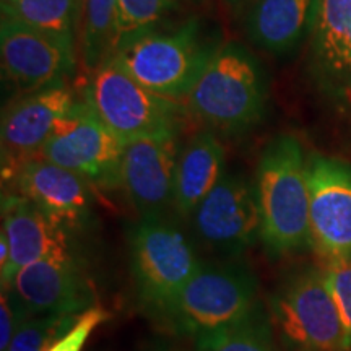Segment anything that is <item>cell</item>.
Instances as JSON below:
<instances>
[{
    "label": "cell",
    "mask_w": 351,
    "mask_h": 351,
    "mask_svg": "<svg viewBox=\"0 0 351 351\" xmlns=\"http://www.w3.org/2000/svg\"><path fill=\"white\" fill-rule=\"evenodd\" d=\"M254 184L265 251L285 256L311 244L307 158L300 140L288 134L270 140Z\"/></svg>",
    "instance_id": "6da1fadb"
},
{
    "label": "cell",
    "mask_w": 351,
    "mask_h": 351,
    "mask_svg": "<svg viewBox=\"0 0 351 351\" xmlns=\"http://www.w3.org/2000/svg\"><path fill=\"white\" fill-rule=\"evenodd\" d=\"M269 85L262 65L239 43L219 47L184 101L187 114L210 132L241 135L263 117Z\"/></svg>",
    "instance_id": "7a4b0ae2"
},
{
    "label": "cell",
    "mask_w": 351,
    "mask_h": 351,
    "mask_svg": "<svg viewBox=\"0 0 351 351\" xmlns=\"http://www.w3.org/2000/svg\"><path fill=\"white\" fill-rule=\"evenodd\" d=\"M221 46L199 19H189L137 39L111 60L152 93L184 103Z\"/></svg>",
    "instance_id": "3957f363"
},
{
    "label": "cell",
    "mask_w": 351,
    "mask_h": 351,
    "mask_svg": "<svg viewBox=\"0 0 351 351\" xmlns=\"http://www.w3.org/2000/svg\"><path fill=\"white\" fill-rule=\"evenodd\" d=\"M257 306V280L251 270L238 263H200L161 317L174 332L199 337L238 322Z\"/></svg>",
    "instance_id": "277c9868"
},
{
    "label": "cell",
    "mask_w": 351,
    "mask_h": 351,
    "mask_svg": "<svg viewBox=\"0 0 351 351\" xmlns=\"http://www.w3.org/2000/svg\"><path fill=\"white\" fill-rule=\"evenodd\" d=\"M129 241L137 295L147 309L161 315L200 267L194 247L161 217H142Z\"/></svg>",
    "instance_id": "5b68a950"
},
{
    "label": "cell",
    "mask_w": 351,
    "mask_h": 351,
    "mask_svg": "<svg viewBox=\"0 0 351 351\" xmlns=\"http://www.w3.org/2000/svg\"><path fill=\"white\" fill-rule=\"evenodd\" d=\"M85 101L124 142L143 135L179 130L186 106L152 93L111 59L93 73Z\"/></svg>",
    "instance_id": "8992f818"
},
{
    "label": "cell",
    "mask_w": 351,
    "mask_h": 351,
    "mask_svg": "<svg viewBox=\"0 0 351 351\" xmlns=\"http://www.w3.org/2000/svg\"><path fill=\"white\" fill-rule=\"evenodd\" d=\"M124 145L86 101H77L57 122L38 156L78 174L90 186L114 189L121 186Z\"/></svg>",
    "instance_id": "52a82bcc"
},
{
    "label": "cell",
    "mask_w": 351,
    "mask_h": 351,
    "mask_svg": "<svg viewBox=\"0 0 351 351\" xmlns=\"http://www.w3.org/2000/svg\"><path fill=\"white\" fill-rule=\"evenodd\" d=\"M271 317L296 351H343V327L324 274L306 270L271 296Z\"/></svg>",
    "instance_id": "ba28073f"
},
{
    "label": "cell",
    "mask_w": 351,
    "mask_h": 351,
    "mask_svg": "<svg viewBox=\"0 0 351 351\" xmlns=\"http://www.w3.org/2000/svg\"><path fill=\"white\" fill-rule=\"evenodd\" d=\"M64 80L21 96L2 116V178L10 182L23 163L38 156L57 122L75 104Z\"/></svg>",
    "instance_id": "9c48e42d"
},
{
    "label": "cell",
    "mask_w": 351,
    "mask_h": 351,
    "mask_svg": "<svg viewBox=\"0 0 351 351\" xmlns=\"http://www.w3.org/2000/svg\"><path fill=\"white\" fill-rule=\"evenodd\" d=\"M2 69L8 80L29 91L62 82L77 65V46L60 41L2 12Z\"/></svg>",
    "instance_id": "30bf717a"
},
{
    "label": "cell",
    "mask_w": 351,
    "mask_h": 351,
    "mask_svg": "<svg viewBox=\"0 0 351 351\" xmlns=\"http://www.w3.org/2000/svg\"><path fill=\"white\" fill-rule=\"evenodd\" d=\"M311 244L327 258L351 257V165L307 158Z\"/></svg>",
    "instance_id": "8fae6325"
},
{
    "label": "cell",
    "mask_w": 351,
    "mask_h": 351,
    "mask_svg": "<svg viewBox=\"0 0 351 351\" xmlns=\"http://www.w3.org/2000/svg\"><path fill=\"white\" fill-rule=\"evenodd\" d=\"M194 225L208 245L239 254L261 238L256 184L243 174L225 173L194 212Z\"/></svg>",
    "instance_id": "7c38bea8"
},
{
    "label": "cell",
    "mask_w": 351,
    "mask_h": 351,
    "mask_svg": "<svg viewBox=\"0 0 351 351\" xmlns=\"http://www.w3.org/2000/svg\"><path fill=\"white\" fill-rule=\"evenodd\" d=\"M178 130L132 138L124 145L121 186L142 217H161L174 202Z\"/></svg>",
    "instance_id": "4fadbf2b"
},
{
    "label": "cell",
    "mask_w": 351,
    "mask_h": 351,
    "mask_svg": "<svg viewBox=\"0 0 351 351\" xmlns=\"http://www.w3.org/2000/svg\"><path fill=\"white\" fill-rule=\"evenodd\" d=\"M12 289L29 315H80L95 302V289L75 254L29 263L16 275Z\"/></svg>",
    "instance_id": "5bb4252c"
},
{
    "label": "cell",
    "mask_w": 351,
    "mask_h": 351,
    "mask_svg": "<svg viewBox=\"0 0 351 351\" xmlns=\"http://www.w3.org/2000/svg\"><path fill=\"white\" fill-rule=\"evenodd\" d=\"M2 230L10 245V261L0 271L2 289H10L16 275L39 258L75 254L70 232L20 194H3Z\"/></svg>",
    "instance_id": "9a60e30c"
},
{
    "label": "cell",
    "mask_w": 351,
    "mask_h": 351,
    "mask_svg": "<svg viewBox=\"0 0 351 351\" xmlns=\"http://www.w3.org/2000/svg\"><path fill=\"white\" fill-rule=\"evenodd\" d=\"M10 182L15 184L16 194L33 202L69 232L86 225L91 215V186L78 174L34 156L20 166Z\"/></svg>",
    "instance_id": "2e32d148"
},
{
    "label": "cell",
    "mask_w": 351,
    "mask_h": 351,
    "mask_svg": "<svg viewBox=\"0 0 351 351\" xmlns=\"http://www.w3.org/2000/svg\"><path fill=\"white\" fill-rule=\"evenodd\" d=\"M311 38L313 72L320 90L351 104V0H320Z\"/></svg>",
    "instance_id": "e0dca14e"
},
{
    "label": "cell",
    "mask_w": 351,
    "mask_h": 351,
    "mask_svg": "<svg viewBox=\"0 0 351 351\" xmlns=\"http://www.w3.org/2000/svg\"><path fill=\"white\" fill-rule=\"evenodd\" d=\"M320 0H254L245 12V33L274 56L295 51L313 36Z\"/></svg>",
    "instance_id": "ac0fdd59"
},
{
    "label": "cell",
    "mask_w": 351,
    "mask_h": 351,
    "mask_svg": "<svg viewBox=\"0 0 351 351\" xmlns=\"http://www.w3.org/2000/svg\"><path fill=\"white\" fill-rule=\"evenodd\" d=\"M225 147L213 132L195 134L179 152L176 166L174 202L179 213L194 215L200 202L207 197L225 174Z\"/></svg>",
    "instance_id": "d6986e66"
},
{
    "label": "cell",
    "mask_w": 351,
    "mask_h": 351,
    "mask_svg": "<svg viewBox=\"0 0 351 351\" xmlns=\"http://www.w3.org/2000/svg\"><path fill=\"white\" fill-rule=\"evenodd\" d=\"M82 7L83 0H13L2 3V12L39 32L77 46Z\"/></svg>",
    "instance_id": "ffe728a7"
},
{
    "label": "cell",
    "mask_w": 351,
    "mask_h": 351,
    "mask_svg": "<svg viewBox=\"0 0 351 351\" xmlns=\"http://www.w3.org/2000/svg\"><path fill=\"white\" fill-rule=\"evenodd\" d=\"M179 8V0H117L112 54L147 34L163 29Z\"/></svg>",
    "instance_id": "44dd1931"
},
{
    "label": "cell",
    "mask_w": 351,
    "mask_h": 351,
    "mask_svg": "<svg viewBox=\"0 0 351 351\" xmlns=\"http://www.w3.org/2000/svg\"><path fill=\"white\" fill-rule=\"evenodd\" d=\"M82 13V59L88 72L95 73L112 56L117 0H83Z\"/></svg>",
    "instance_id": "7402d4cb"
},
{
    "label": "cell",
    "mask_w": 351,
    "mask_h": 351,
    "mask_svg": "<svg viewBox=\"0 0 351 351\" xmlns=\"http://www.w3.org/2000/svg\"><path fill=\"white\" fill-rule=\"evenodd\" d=\"M195 351H276L265 314L256 307L231 326L197 337Z\"/></svg>",
    "instance_id": "603a6c76"
},
{
    "label": "cell",
    "mask_w": 351,
    "mask_h": 351,
    "mask_svg": "<svg viewBox=\"0 0 351 351\" xmlns=\"http://www.w3.org/2000/svg\"><path fill=\"white\" fill-rule=\"evenodd\" d=\"M80 315H32L19 327L7 351H49L56 341H59L75 326Z\"/></svg>",
    "instance_id": "cb8c5ba5"
},
{
    "label": "cell",
    "mask_w": 351,
    "mask_h": 351,
    "mask_svg": "<svg viewBox=\"0 0 351 351\" xmlns=\"http://www.w3.org/2000/svg\"><path fill=\"white\" fill-rule=\"evenodd\" d=\"M343 327V351H351V257L328 258L322 271Z\"/></svg>",
    "instance_id": "d4e9b609"
},
{
    "label": "cell",
    "mask_w": 351,
    "mask_h": 351,
    "mask_svg": "<svg viewBox=\"0 0 351 351\" xmlns=\"http://www.w3.org/2000/svg\"><path fill=\"white\" fill-rule=\"evenodd\" d=\"M109 317H111V314L103 307H90L86 313H83L78 317L75 326L70 328L62 339L52 345L49 351H82L95 328L109 320Z\"/></svg>",
    "instance_id": "484cf974"
},
{
    "label": "cell",
    "mask_w": 351,
    "mask_h": 351,
    "mask_svg": "<svg viewBox=\"0 0 351 351\" xmlns=\"http://www.w3.org/2000/svg\"><path fill=\"white\" fill-rule=\"evenodd\" d=\"M8 261H10V245H8L7 234L2 230L0 231V271L5 270Z\"/></svg>",
    "instance_id": "4316f807"
},
{
    "label": "cell",
    "mask_w": 351,
    "mask_h": 351,
    "mask_svg": "<svg viewBox=\"0 0 351 351\" xmlns=\"http://www.w3.org/2000/svg\"><path fill=\"white\" fill-rule=\"evenodd\" d=\"M254 2V0H223V3H225V7L230 10L231 13H234V15H238V13H243L249 8V5Z\"/></svg>",
    "instance_id": "83f0119b"
},
{
    "label": "cell",
    "mask_w": 351,
    "mask_h": 351,
    "mask_svg": "<svg viewBox=\"0 0 351 351\" xmlns=\"http://www.w3.org/2000/svg\"><path fill=\"white\" fill-rule=\"evenodd\" d=\"M187 2L194 3V5H202V3H205V0H187Z\"/></svg>",
    "instance_id": "f1b7e54d"
},
{
    "label": "cell",
    "mask_w": 351,
    "mask_h": 351,
    "mask_svg": "<svg viewBox=\"0 0 351 351\" xmlns=\"http://www.w3.org/2000/svg\"><path fill=\"white\" fill-rule=\"evenodd\" d=\"M10 2H13V0H2V3H10Z\"/></svg>",
    "instance_id": "f546056e"
},
{
    "label": "cell",
    "mask_w": 351,
    "mask_h": 351,
    "mask_svg": "<svg viewBox=\"0 0 351 351\" xmlns=\"http://www.w3.org/2000/svg\"><path fill=\"white\" fill-rule=\"evenodd\" d=\"M163 351H165V350H163Z\"/></svg>",
    "instance_id": "4dcf8cb0"
}]
</instances>
